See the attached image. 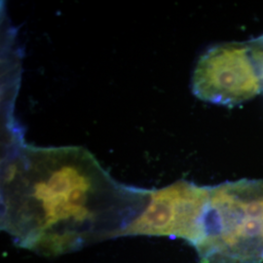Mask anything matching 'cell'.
<instances>
[{
	"mask_svg": "<svg viewBox=\"0 0 263 263\" xmlns=\"http://www.w3.org/2000/svg\"><path fill=\"white\" fill-rule=\"evenodd\" d=\"M4 164L1 229L13 243L59 256L124 237L151 190L120 183L80 146H20Z\"/></svg>",
	"mask_w": 263,
	"mask_h": 263,
	"instance_id": "1",
	"label": "cell"
},
{
	"mask_svg": "<svg viewBox=\"0 0 263 263\" xmlns=\"http://www.w3.org/2000/svg\"><path fill=\"white\" fill-rule=\"evenodd\" d=\"M199 263H263V180L209 186Z\"/></svg>",
	"mask_w": 263,
	"mask_h": 263,
	"instance_id": "2",
	"label": "cell"
},
{
	"mask_svg": "<svg viewBox=\"0 0 263 263\" xmlns=\"http://www.w3.org/2000/svg\"><path fill=\"white\" fill-rule=\"evenodd\" d=\"M261 90L249 44L224 43L210 48L200 57L193 71V94L211 104H242Z\"/></svg>",
	"mask_w": 263,
	"mask_h": 263,
	"instance_id": "3",
	"label": "cell"
},
{
	"mask_svg": "<svg viewBox=\"0 0 263 263\" xmlns=\"http://www.w3.org/2000/svg\"><path fill=\"white\" fill-rule=\"evenodd\" d=\"M209 186L179 180L151 190L149 205L125 236H162L178 238L194 247L200 236L201 220L207 204Z\"/></svg>",
	"mask_w": 263,
	"mask_h": 263,
	"instance_id": "4",
	"label": "cell"
},
{
	"mask_svg": "<svg viewBox=\"0 0 263 263\" xmlns=\"http://www.w3.org/2000/svg\"><path fill=\"white\" fill-rule=\"evenodd\" d=\"M249 46L256 70L261 80L263 90V35L249 43Z\"/></svg>",
	"mask_w": 263,
	"mask_h": 263,
	"instance_id": "5",
	"label": "cell"
}]
</instances>
